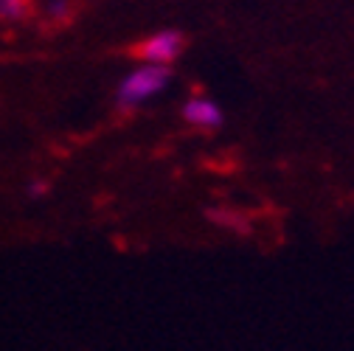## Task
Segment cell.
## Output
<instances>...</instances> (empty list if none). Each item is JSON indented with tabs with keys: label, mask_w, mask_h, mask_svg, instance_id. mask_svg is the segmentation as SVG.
<instances>
[{
	"label": "cell",
	"mask_w": 354,
	"mask_h": 351,
	"mask_svg": "<svg viewBox=\"0 0 354 351\" xmlns=\"http://www.w3.org/2000/svg\"><path fill=\"white\" fill-rule=\"evenodd\" d=\"M169 79H171V70H169L166 65H149V62H147L144 68H138L136 73H129V76L118 84L115 99H118V104H121L124 110H132V107L144 104L147 99L158 96L160 91H166Z\"/></svg>",
	"instance_id": "obj_1"
},
{
	"label": "cell",
	"mask_w": 354,
	"mask_h": 351,
	"mask_svg": "<svg viewBox=\"0 0 354 351\" xmlns=\"http://www.w3.org/2000/svg\"><path fill=\"white\" fill-rule=\"evenodd\" d=\"M183 48H186L183 34L169 28V31H160V34L149 37L147 42H141L138 48H132V54H136L138 59H147L149 65H169L183 54Z\"/></svg>",
	"instance_id": "obj_2"
},
{
	"label": "cell",
	"mask_w": 354,
	"mask_h": 351,
	"mask_svg": "<svg viewBox=\"0 0 354 351\" xmlns=\"http://www.w3.org/2000/svg\"><path fill=\"white\" fill-rule=\"evenodd\" d=\"M183 118L197 126H219L223 124V110L208 99H192L183 104Z\"/></svg>",
	"instance_id": "obj_3"
},
{
	"label": "cell",
	"mask_w": 354,
	"mask_h": 351,
	"mask_svg": "<svg viewBox=\"0 0 354 351\" xmlns=\"http://www.w3.org/2000/svg\"><path fill=\"white\" fill-rule=\"evenodd\" d=\"M31 0H0V17L3 20H23L31 12Z\"/></svg>",
	"instance_id": "obj_4"
}]
</instances>
